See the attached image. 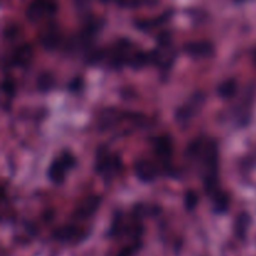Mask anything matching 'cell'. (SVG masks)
<instances>
[{
  "label": "cell",
  "instance_id": "6da1fadb",
  "mask_svg": "<svg viewBox=\"0 0 256 256\" xmlns=\"http://www.w3.org/2000/svg\"><path fill=\"white\" fill-rule=\"evenodd\" d=\"M85 59L90 65H105L112 69H142L150 64L149 52H142L126 38H120L108 48H92L85 54Z\"/></svg>",
  "mask_w": 256,
  "mask_h": 256
},
{
  "label": "cell",
  "instance_id": "7a4b0ae2",
  "mask_svg": "<svg viewBox=\"0 0 256 256\" xmlns=\"http://www.w3.org/2000/svg\"><path fill=\"white\" fill-rule=\"evenodd\" d=\"M189 162L196 168L206 194L219 189L220 154L216 140L209 136H199L192 140L186 149Z\"/></svg>",
  "mask_w": 256,
  "mask_h": 256
},
{
  "label": "cell",
  "instance_id": "3957f363",
  "mask_svg": "<svg viewBox=\"0 0 256 256\" xmlns=\"http://www.w3.org/2000/svg\"><path fill=\"white\" fill-rule=\"evenodd\" d=\"M150 64L155 65L162 72H168L174 65L176 59V49L172 45V35L168 32H162L158 39V45L154 50L149 52Z\"/></svg>",
  "mask_w": 256,
  "mask_h": 256
},
{
  "label": "cell",
  "instance_id": "277c9868",
  "mask_svg": "<svg viewBox=\"0 0 256 256\" xmlns=\"http://www.w3.org/2000/svg\"><path fill=\"white\" fill-rule=\"evenodd\" d=\"M95 172L104 180H112L122 172V159L119 154L112 152L108 148L102 146L95 155Z\"/></svg>",
  "mask_w": 256,
  "mask_h": 256
},
{
  "label": "cell",
  "instance_id": "5b68a950",
  "mask_svg": "<svg viewBox=\"0 0 256 256\" xmlns=\"http://www.w3.org/2000/svg\"><path fill=\"white\" fill-rule=\"evenodd\" d=\"M152 150L158 159V164L162 168V172L168 176H178V172L172 164V154H174V142L170 135H159L152 138Z\"/></svg>",
  "mask_w": 256,
  "mask_h": 256
},
{
  "label": "cell",
  "instance_id": "8992f818",
  "mask_svg": "<svg viewBox=\"0 0 256 256\" xmlns=\"http://www.w3.org/2000/svg\"><path fill=\"white\" fill-rule=\"evenodd\" d=\"M76 166V158L72 152H60L52 162H50L49 168H48V179L55 185H60L65 182L68 172L72 170Z\"/></svg>",
  "mask_w": 256,
  "mask_h": 256
},
{
  "label": "cell",
  "instance_id": "52a82bcc",
  "mask_svg": "<svg viewBox=\"0 0 256 256\" xmlns=\"http://www.w3.org/2000/svg\"><path fill=\"white\" fill-rule=\"evenodd\" d=\"M90 235L89 230L75 224H66L62 226L56 228L52 232V238L59 242H66V244H79L88 239Z\"/></svg>",
  "mask_w": 256,
  "mask_h": 256
},
{
  "label": "cell",
  "instance_id": "ba28073f",
  "mask_svg": "<svg viewBox=\"0 0 256 256\" xmlns=\"http://www.w3.org/2000/svg\"><path fill=\"white\" fill-rule=\"evenodd\" d=\"M58 12V4L54 0H32L26 8L28 20L32 22H39L40 20L49 19Z\"/></svg>",
  "mask_w": 256,
  "mask_h": 256
},
{
  "label": "cell",
  "instance_id": "9c48e42d",
  "mask_svg": "<svg viewBox=\"0 0 256 256\" xmlns=\"http://www.w3.org/2000/svg\"><path fill=\"white\" fill-rule=\"evenodd\" d=\"M204 94L202 92H196V94L192 95L188 102H185L179 109L176 110V122L179 124H186L198 112H199L200 108L202 106V102H204Z\"/></svg>",
  "mask_w": 256,
  "mask_h": 256
},
{
  "label": "cell",
  "instance_id": "30bf717a",
  "mask_svg": "<svg viewBox=\"0 0 256 256\" xmlns=\"http://www.w3.org/2000/svg\"><path fill=\"white\" fill-rule=\"evenodd\" d=\"M134 172L142 182H152L162 174V168L158 162L149 159H140L135 162Z\"/></svg>",
  "mask_w": 256,
  "mask_h": 256
},
{
  "label": "cell",
  "instance_id": "8fae6325",
  "mask_svg": "<svg viewBox=\"0 0 256 256\" xmlns=\"http://www.w3.org/2000/svg\"><path fill=\"white\" fill-rule=\"evenodd\" d=\"M102 202V198L100 195H89L84 198L79 204L75 206L72 212V218L75 220H86L92 218L99 210Z\"/></svg>",
  "mask_w": 256,
  "mask_h": 256
},
{
  "label": "cell",
  "instance_id": "7c38bea8",
  "mask_svg": "<svg viewBox=\"0 0 256 256\" xmlns=\"http://www.w3.org/2000/svg\"><path fill=\"white\" fill-rule=\"evenodd\" d=\"M214 45L208 40H196L184 45V52L192 58H209L214 54Z\"/></svg>",
  "mask_w": 256,
  "mask_h": 256
},
{
  "label": "cell",
  "instance_id": "4fadbf2b",
  "mask_svg": "<svg viewBox=\"0 0 256 256\" xmlns=\"http://www.w3.org/2000/svg\"><path fill=\"white\" fill-rule=\"evenodd\" d=\"M32 58H34V50L32 46L28 42L19 45L16 49L12 52V58H10V62L14 66L18 68H28L32 62Z\"/></svg>",
  "mask_w": 256,
  "mask_h": 256
},
{
  "label": "cell",
  "instance_id": "5bb4252c",
  "mask_svg": "<svg viewBox=\"0 0 256 256\" xmlns=\"http://www.w3.org/2000/svg\"><path fill=\"white\" fill-rule=\"evenodd\" d=\"M210 202H212V212L216 214H225L230 206V196L225 190L222 188L214 190V192L208 194Z\"/></svg>",
  "mask_w": 256,
  "mask_h": 256
},
{
  "label": "cell",
  "instance_id": "9a60e30c",
  "mask_svg": "<svg viewBox=\"0 0 256 256\" xmlns=\"http://www.w3.org/2000/svg\"><path fill=\"white\" fill-rule=\"evenodd\" d=\"M62 35L55 25L48 26L44 32L40 34V42L42 46L48 50H54L62 45Z\"/></svg>",
  "mask_w": 256,
  "mask_h": 256
},
{
  "label": "cell",
  "instance_id": "2e32d148",
  "mask_svg": "<svg viewBox=\"0 0 256 256\" xmlns=\"http://www.w3.org/2000/svg\"><path fill=\"white\" fill-rule=\"evenodd\" d=\"M250 222H252V216L248 212H242L238 216L236 222H235V234L239 239L244 240L246 238L248 230H249Z\"/></svg>",
  "mask_w": 256,
  "mask_h": 256
},
{
  "label": "cell",
  "instance_id": "e0dca14e",
  "mask_svg": "<svg viewBox=\"0 0 256 256\" xmlns=\"http://www.w3.org/2000/svg\"><path fill=\"white\" fill-rule=\"evenodd\" d=\"M238 92V82L232 78L224 80L222 84L218 86V94L222 98V99H230L234 96Z\"/></svg>",
  "mask_w": 256,
  "mask_h": 256
},
{
  "label": "cell",
  "instance_id": "ac0fdd59",
  "mask_svg": "<svg viewBox=\"0 0 256 256\" xmlns=\"http://www.w3.org/2000/svg\"><path fill=\"white\" fill-rule=\"evenodd\" d=\"M170 16V12H164L162 15H160V16H156L155 19H148V20H140V22H135V25L138 26V29H142V30H148L150 29V28H154V26H158V25L162 24V22H166L168 19H169Z\"/></svg>",
  "mask_w": 256,
  "mask_h": 256
},
{
  "label": "cell",
  "instance_id": "d6986e66",
  "mask_svg": "<svg viewBox=\"0 0 256 256\" xmlns=\"http://www.w3.org/2000/svg\"><path fill=\"white\" fill-rule=\"evenodd\" d=\"M15 92H16V85L15 82L12 79V76H5L2 80V95H4V100H2V105L10 100L14 99Z\"/></svg>",
  "mask_w": 256,
  "mask_h": 256
},
{
  "label": "cell",
  "instance_id": "ffe728a7",
  "mask_svg": "<svg viewBox=\"0 0 256 256\" xmlns=\"http://www.w3.org/2000/svg\"><path fill=\"white\" fill-rule=\"evenodd\" d=\"M102 2H114L122 8H139L142 5H154L158 0H102Z\"/></svg>",
  "mask_w": 256,
  "mask_h": 256
},
{
  "label": "cell",
  "instance_id": "44dd1931",
  "mask_svg": "<svg viewBox=\"0 0 256 256\" xmlns=\"http://www.w3.org/2000/svg\"><path fill=\"white\" fill-rule=\"evenodd\" d=\"M142 248V240H132L130 244H128L126 246H124L122 249H120V252H118L116 256H134Z\"/></svg>",
  "mask_w": 256,
  "mask_h": 256
},
{
  "label": "cell",
  "instance_id": "7402d4cb",
  "mask_svg": "<svg viewBox=\"0 0 256 256\" xmlns=\"http://www.w3.org/2000/svg\"><path fill=\"white\" fill-rule=\"evenodd\" d=\"M184 202L188 210H194L195 208H196L198 202H199V196H198V194L194 190H189V192H186V194H185Z\"/></svg>",
  "mask_w": 256,
  "mask_h": 256
},
{
  "label": "cell",
  "instance_id": "603a6c76",
  "mask_svg": "<svg viewBox=\"0 0 256 256\" xmlns=\"http://www.w3.org/2000/svg\"><path fill=\"white\" fill-rule=\"evenodd\" d=\"M54 85V78L49 74V72H44L39 76V89L42 92H46V90L52 89Z\"/></svg>",
  "mask_w": 256,
  "mask_h": 256
},
{
  "label": "cell",
  "instance_id": "cb8c5ba5",
  "mask_svg": "<svg viewBox=\"0 0 256 256\" xmlns=\"http://www.w3.org/2000/svg\"><path fill=\"white\" fill-rule=\"evenodd\" d=\"M84 85V80L82 76H76L69 82V90L70 92H79Z\"/></svg>",
  "mask_w": 256,
  "mask_h": 256
},
{
  "label": "cell",
  "instance_id": "d4e9b609",
  "mask_svg": "<svg viewBox=\"0 0 256 256\" xmlns=\"http://www.w3.org/2000/svg\"><path fill=\"white\" fill-rule=\"evenodd\" d=\"M252 60H254V62H255V64H256V48H255V49L254 50H252Z\"/></svg>",
  "mask_w": 256,
  "mask_h": 256
},
{
  "label": "cell",
  "instance_id": "484cf974",
  "mask_svg": "<svg viewBox=\"0 0 256 256\" xmlns=\"http://www.w3.org/2000/svg\"><path fill=\"white\" fill-rule=\"evenodd\" d=\"M236 2H244V0H236Z\"/></svg>",
  "mask_w": 256,
  "mask_h": 256
}]
</instances>
